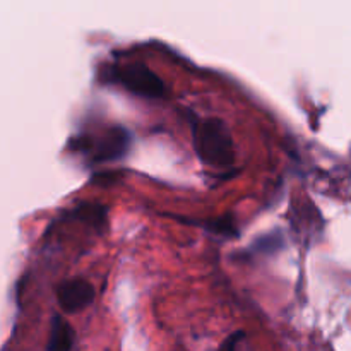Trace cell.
Returning a JSON list of instances; mask_svg holds the SVG:
<instances>
[{"mask_svg": "<svg viewBox=\"0 0 351 351\" xmlns=\"http://www.w3.org/2000/svg\"><path fill=\"white\" fill-rule=\"evenodd\" d=\"M192 141L199 160L213 170H230L235 165V144L228 123L218 117L195 119Z\"/></svg>", "mask_w": 351, "mask_h": 351, "instance_id": "obj_1", "label": "cell"}, {"mask_svg": "<svg viewBox=\"0 0 351 351\" xmlns=\"http://www.w3.org/2000/svg\"><path fill=\"white\" fill-rule=\"evenodd\" d=\"M110 79L115 84L122 86L125 91L136 96H143V98L158 99L163 98L165 93H167L163 79L144 62H132V64L115 69Z\"/></svg>", "mask_w": 351, "mask_h": 351, "instance_id": "obj_2", "label": "cell"}, {"mask_svg": "<svg viewBox=\"0 0 351 351\" xmlns=\"http://www.w3.org/2000/svg\"><path fill=\"white\" fill-rule=\"evenodd\" d=\"M55 297L65 314L74 315L88 308L95 302L96 290L84 278H69L57 285Z\"/></svg>", "mask_w": 351, "mask_h": 351, "instance_id": "obj_3", "label": "cell"}, {"mask_svg": "<svg viewBox=\"0 0 351 351\" xmlns=\"http://www.w3.org/2000/svg\"><path fill=\"white\" fill-rule=\"evenodd\" d=\"M130 143H132V134L125 127H112L106 130L103 136L95 141L93 146V160L96 163H105V161L120 160L129 151Z\"/></svg>", "mask_w": 351, "mask_h": 351, "instance_id": "obj_4", "label": "cell"}, {"mask_svg": "<svg viewBox=\"0 0 351 351\" xmlns=\"http://www.w3.org/2000/svg\"><path fill=\"white\" fill-rule=\"evenodd\" d=\"M175 219L182 223H187V225L199 226V228L206 230L209 233H215V235L225 237V239H239V228H237V223L233 219L232 215L221 216V218H213V219H187L182 218V216H173Z\"/></svg>", "mask_w": 351, "mask_h": 351, "instance_id": "obj_5", "label": "cell"}, {"mask_svg": "<svg viewBox=\"0 0 351 351\" xmlns=\"http://www.w3.org/2000/svg\"><path fill=\"white\" fill-rule=\"evenodd\" d=\"M75 343V331L62 315L51 317L50 338H48L47 351H71Z\"/></svg>", "mask_w": 351, "mask_h": 351, "instance_id": "obj_6", "label": "cell"}, {"mask_svg": "<svg viewBox=\"0 0 351 351\" xmlns=\"http://www.w3.org/2000/svg\"><path fill=\"white\" fill-rule=\"evenodd\" d=\"M79 221H84L96 230H105L108 226V208L103 204H95V202H82L75 206L74 211L71 213Z\"/></svg>", "mask_w": 351, "mask_h": 351, "instance_id": "obj_7", "label": "cell"}, {"mask_svg": "<svg viewBox=\"0 0 351 351\" xmlns=\"http://www.w3.org/2000/svg\"><path fill=\"white\" fill-rule=\"evenodd\" d=\"M283 247V237L280 233H271V235L261 237L252 243V249L261 254H273L276 249Z\"/></svg>", "mask_w": 351, "mask_h": 351, "instance_id": "obj_8", "label": "cell"}, {"mask_svg": "<svg viewBox=\"0 0 351 351\" xmlns=\"http://www.w3.org/2000/svg\"><path fill=\"white\" fill-rule=\"evenodd\" d=\"M243 338H245V332H243V331L232 332V335H230L228 338H226L225 341L219 345L218 351H237V348H239V343L242 341Z\"/></svg>", "mask_w": 351, "mask_h": 351, "instance_id": "obj_9", "label": "cell"}]
</instances>
